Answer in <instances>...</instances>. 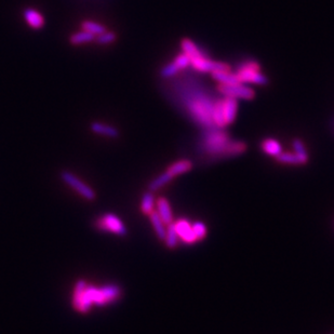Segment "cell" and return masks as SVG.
Wrapping results in <instances>:
<instances>
[{
	"label": "cell",
	"mask_w": 334,
	"mask_h": 334,
	"mask_svg": "<svg viewBox=\"0 0 334 334\" xmlns=\"http://www.w3.org/2000/svg\"><path fill=\"white\" fill-rule=\"evenodd\" d=\"M217 90L219 93H222L225 97L233 98V99H242V100H251L254 98V91L244 85V83H232V84H224L218 83Z\"/></svg>",
	"instance_id": "cell-7"
},
{
	"label": "cell",
	"mask_w": 334,
	"mask_h": 334,
	"mask_svg": "<svg viewBox=\"0 0 334 334\" xmlns=\"http://www.w3.org/2000/svg\"><path fill=\"white\" fill-rule=\"evenodd\" d=\"M247 150V144L244 142L240 141H231L230 145L227 147L226 156H234V155H240Z\"/></svg>",
	"instance_id": "cell-24"
},
{
	"label": "cell",
	"mask_w": 334,
	"mask_h": 334,
	"mask_svg": "<svg viewBox=\"0 0 334 334\" xmlns=\"http://www.w3.org/2000/svg\"><path fill=\"white\" fill-rule=\"evenodd\" d=\"M121 288L118 284H106L102 288L89 285L84 280H78L75 284L73 294V307L81 314L88 313L93 305L105 306L116 302L121 297Z\"/></svg>",
	"instance_id": "cell-1"
},
{
	"label": "cell",
	"mask_w": 334,
	"mask_h": 334,
	"mask_svg": "<svg viewBox=\"0 0 334 334\" xmlns=\"http://www.w3.org/2000/svg\"><path fill=\"white\" fill-rule=\"evenodd\" d=\"M261 147L265 154L273 157L279 156L282 152V147L280 145V143L274 139H265L262 142Z\"/></svg>",
	"instance_id": "cell-15"
},
{
	"label": "cell",
	"mask_w": 334,
	"mask_h": 334,
	"mask_svg": "<svg viewBox=\"0 0 334 334\" xmlns=\"http://www.w3.org/2000/svg\"><path fill=\"white\" fill-rule=\"evenodd\" d=\"M293 148L295 155L298 156L301 165H305L308 161V154L307 150L305 148L304 143L301 140H294L293 141Z\"/></svg>",
	"instance_id": "cell-23"
},
{
	"label": "cell",
	"mask_w": 334,
	"mask_h": 334,
	"mask_svg": "<svg viewBox=\"0 0 334 334\" xmlns=\"http://www.w3.org/2000/svg\"><path fill=\"white\" fill-rule=\"evenodd\" d=\"M173 179L174 177L171 175L168 172V171H165L164 173L159 174L157 177H155L154 180L150 181L149 184H148L149 192H155V190H158V189L162 188L164 186H166L167 184H169Z\"/></svg>",
	"instance_id": "cell-16"
},
{
	"label": "cell",
	"mask_w": 334,
	"mask_h": 334,
	"mask_svg": "<svg viewBox=\"0 0 334 334\" xmlns=\"http://www.w3.org/2000/svg\"><path fill=\"white\" fill-rule=\"evenodd\" d=\"M157 213L161 217L162 221L166 225H169L173 222V214H172V209H171L170 203L168 202V199L165 197H160L157 203Z\"/></svg>",
	"instance_id": "cell-11"
},
{
	"label": "cell",
	"mask_w": 334,
	"mask_h": 334,
	"mask_svg": "<svg viewBox=\"0 0 334 334\" xmlns=\"http://www.w3.org/2000/svg\"><path fill=\"white\" fill-rule=\"evenodd\" d=\"M149 219H150V223L152 228H154L155 234L158 237V239L164 241L165 238H166V234H167V225L162 221L161 217L159 216V214L157 213V211H152L149 214Z\"/></svg>",
	"instance_id": "cell-14"
},
{
	"label": "cell",
	"mask_w": 334,
	"mask_h": 334,
	"mask_svg": "<svg viewBox=\"0 0 334 334\" xmlns=\"http://www.w3.org/2000/svg\"><path fill=\"white\" fill-rule=\"evenodd\" d=\"M222 108H223V115L224 121L226 127L230 126L236 119L237 110H238V102L236 99L225 97L222 99Z\"/></svg>",
	"instance_id": "cell-9"
},
{
	"label": "cell",
	"mask_w": 334,
	"mask_h": 334,
	"mask_svg": "<svg viewBox=\"0 0 334 334\" xmlns=\"http://www.w3.org/2000/svg\"><path fill=\"white\" fill-rule=\"evenodd\" d=\"M117 39V36L114 32H105L99 36L95 37V41L99 44H110L115 42Z\"/></svg>",
	"instance_id": "cell-26"
},
{
	"label": "cell",
	"mask_w": 334,
	"mask_h": 334,
	"mask_svg": "<svg viewBox=\"0 0 334 334\" xmlns=\"http://www.w3.org/2000/svg\"><path fill=\"white\" fill-rule=\"evenodd\" d=\"M236 75L240 83H267V78L260 72V65L254 61L243 63L240 68L238 69Z\"/></svg>",
	"instance_id": "cell-4"
},
{
	"label": "cell",
	"mask_w": 334,
	"mask_h": 334,
	"mask_svg": "<svg viewBox=\"0 0 334 334\" xmlns=\"http://www.w3.org/2000/svg\"><path fill=\"white\" fill-rule=\"evenodd\" d=\"M173 64L176 66V69L179 71H181V70L186 69L188 65H190V60L185 53H182V54H179L176 56L173 61Z\"/></svg>",
	"instance_id": "cell-28"
},
{
	"label": "cell",
	"mask_w": 334,
	"mask_h": 334,
	"mask_svg": "<svg viewBox=\"0 0 334 334\" xmlns=\"http://www.w3.org/2000/svg\"><path fill=\"white\" fill-rule=\"evenodd\" d=\"M61 179L64 183L71 186L82 198L89 200V202H93L95 197H97V194H95L94 190L89 185L83 183L78 176H76L70 171H63L61 173Z\"/></svg>",
	"instance_id": "cell-6"
},
{
	"label": "cell",
	"mask_w": 334,
	"mask_h": 334,
	"mask_svg": "<svg viewBox=\"0 0 334 334\" xmlns=\"http://www.w3.org/2000/svg\"><path fill=\"white\" fill-rule=\"evenodd\" d=\"M94 226L101 232L113 233L118 236H126L128 233L121 219L113 213H106L97 218V221L94 222Z\"/></svg>",
	"instance_id": "cell-5"
},
{
	"label": "cell",
	"mask_w": 334,
	"mask_h": 334,
	"mask_svg": "<svg viewBox=\"0 0 334 334\" xmlns=\"http://www.w3.org/2000/svg\"><path fill=\"white\" fill-rule=\"evenodd\" d=\"M181 47H182L183 53H185L188 56L189 60H193L197 58V56L203 54L198 49V47L190 39H183L182 42H181Z\"/></svg>",
	"instance_id": "cell-19"
},
{
	"label": "cell",
	"mask_w": 334,
	"mask_h": 334,
	"mask_svg": "<svg viewBox=\"0 0 334 334\" xmlns=\"http://www.w3.org/2000/svg\"><path fill=\"white\" fill-rule=\"evenodd\" d=\"M81 27L83 31H87V32L93 34L94 36H99V35L106 32V28H105L102 24H100L98 22H94V21H90V20L83 21L81 23Z\"/></svg>",
	"instance_id": "cell-22"
},
{
	"label": "cell",
	"mask_w": 334,
	"mask_h": 334,
	"mask_svg": "<svg viewBox=\"0 0 334 334\" xmlns=\"http://www.w3.org/2000/svg\"><path fill=\"white\" fill-rule=\"evenodd\" d=\"M95 37L93 34L87 32V31H81L78 33H75L70 37V42L74 46H79L83 43H89L95 40Z\"/></svg>",
	"instance_id": "cell-17"
},
{
	"label": "cell",
	"mask_w": 334,
	"mask_h": 334,
	"mask_svg": "<svg viewBox=\"0 0 334 334\" xmlns=\"http://www.w3.org/2000/svg\"><path fill=\"white\" fill-rule=\"evenodd\" d=\"M214 101H211L205 93L196 92L190 97L187 102V109L189 115L192 116L200 126L208 129H214L211 112Z\"/></svg>",
	"instance_id": "cell-2"
},
{
	"label": "cell",
	"mask_w": 334,
	"mask_h": 334,
	"mask_svg": "<svg viewBox=\"0 0 334 334\" xmlns=\"http://www.w3.org/2000/svg\"><path fill=\"white\" fill-rule=\"evenodd\" d=\"M192 168H193L192 161L188 159H181V160L173 162L171 166H169L166 171H168L171 175L175 177L177 175L189 172V171L192 170Z\"/></svg>",
	"instance_id": "cell-13"
},
{
	"label": "cell",
	"mask_w": 334,
	"mask_h": 334,
	"mask_svg": "<svg viewBox=\"0 0 334 334\" xmlns=\"http://www.w3.org/2000/svg\"><path fill=\"white\" fill-rule=\"evenodd\" d=\"M155 207V197L152 192H147L143 195V198L141 200V211L143 214L149 215L152 211H154Z\"/></svg>",
	"instance_id": "cell-18"
},
{
	"label": "cell",
	"mask_w": 334,
	"mask_h": 334,
	"mask_svg": "<svg viewBox=\"0 0 334 334\" xmlns=\"http://www.w3.org/2000/svg\"><path fill=\"white\" fill-rule=\"evenodd\" d=\"M90 129L92 132L97 133V135L100 136H105L110 139H117L120 135V132L118 131L117 128L114 126L107 125V123L104 122H99V121H94L90 125Z\"/></svg>",
	"instance_id": "cell-10"
},
{
	"label": "cell",
	"mask_w": 334,
	"mask_h": 334,
	"mask_svg": "<svg viewBox=\"0 0 334 334\" xmlns=\"http://www.w3.org/2000/svg\"><path fill=\"white\" fill-rule=\"evenodd\" d=\"M172 223L167 225V234H166V238L164 240L166 242V246L169 248V249H175V248L179 244V242H180V237L177 236Z\"/></svg>",
	"instance_id": "cell-20"
},
{
	"label": "cell",
	"mask_w": 334,
	"mask_h": 334,
	"mask_svg": "<svg viewBox=\"0 0 334 334\" xmlns=\"http://www.w3.org/2000/svg\"><path fill=\"white\" fill-rule=\"evenodd\" d=\"M26 23L34 30H40L44 26V17L41 13L36 11L35 9L27 8L23 12Z\"/></svg>",
	"instance_id": "cell-12"
},
{
	"label": "cell",
	"mask_w": 334,
	"mask_h": 334,
	"mask_svg": "<svg viewBox=\"0 0 334 334\" xmlns=\"http://www.w3.org/2000/svg\"><path fill=\"white\" fill-rule=\"evenodd\" d=\"M276 159L278 160L280 164H285V165H301V162L298 158V156L295 155V152H281L279 156H277Z\"/></svg>",
	"instance_id": "cell-25"
},
{
	"label": "cell",
	"mask_w": 334,
	"mask_h": 334,
	"mask_svg": "<svg viewBox=\"0 0 334 334\" xmlns=\"http://www.w3.org/2000/svg\"><path fill=\"white\" fill-rule=\"evenodd\" d=\"M231 139L222 129H209L203 139V148L206 154L212 156H226Z\"/></svg>",
	"instance_id": "cell-3"
},
{
	"label": "cell",
	"mask_w": 334,
	"mask_h": 334,
	"mask_svg": "<svg viewBox=\"0 0 334 334\" xmlns=\"http://www.w3.org/2000/svg\"><path fill=\"white\" fill-rule=\"evenodd\" d=\"M212 77L215 79L218 83H224V84H232V83H238V77L236 74H233L231 72H221V73H212Z\"/></svg>",
	"instance_id": "cell-21"
},
{
	"label": "cell",
	"mask_w": 334,
	"mask_h": 334,
	"mask_svg": "<svg viewBox=\"0 0 334 334\" xmlns=\"http://www.w3.org/2000/svg\"><path fill=\"white\" fill-rule=\"evenodd\" d=\"M172 224L181 241L187 244L197 242V238L193 231V224H190L189 221L185 218H180Z\"/></svg>",
	"instance_id": "cell-8"
},
{
	"label": "cell",
	"mask_w": 334,
	"mask_h": 334,
	"mask_svg": "<svg viewBox=\"0 0 334 334\" xmlns=\"http://www.w3.org/2000/svg\"><path fill=\"white\" fill-rule=\"evenodd\" d=\"M193 231L197 238V241L205 239L207 236V226L203 222H195L193 224Z\"/></svg>",
	"instance_id": "cell-27"
},
{
	"label": "cell",
	"mask_w": 334,
	"mask_h": 334,
	"mask_svg": "<svg viewBox=\"0 0 334 334\" xmlns=\"http://www.w3.org/2000/svg\"><path fill=\"white\" fill-rule=\"evenodd\" d=\"M180 71L176 69V66L172 63H170L168 65H166L164 69L161 71V75L164 76V77H172V76L176 75Z\"/></svg>",
	"instance_id": "cell-29"
}]
</instances>
